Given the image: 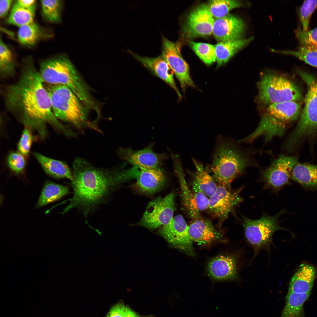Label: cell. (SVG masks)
Segmentation results:
<instances>
[{
  "label": "cell",
  "instance_id": "6da1fadb",
  "mask_svg": "<svg viewBox=\"0 0 317 317\" xmlns=\"http://www.w3.org/2000/svg\"><path fill=\"white\" fill-rule=\"evenodd\" d=\"M17 81L5 87L4 96L8 110L26 127L44 139L48 124L69 136L71 131L61 124L52 111L50 98L39 72L31 59L25 61Z\"/></svg>",
  "mask_w": 317,
  "mask_h": 317
},
{
  "label": "cell",
  "instance_id": "7a4b0ae2",
  "mask_svg": "<svg viewBox=\"0 0 317 317\" xmlns=\"http://www.w3.org/2000/svg\"><path fill=\"white\" fill-rule=\"evenodd\" d=\"M72 168L74 194L65 212L77 208L87 215L103 202L116 186L132 178L129 169L119 171L99 168L81 158L75 159Z\"/></svg>",
  "mask_w": 317,
  "mask_h": 317
},
{
  "label": "cell",
  "instance_id": "3957f363",
  "mask_svg": "<svg viewBox=\"0 0 317 317\" xmlns=\"http://www.w3.org/2000/svg\"><path fill=\"white\" fill-rule=\"evenodd\" d=\"M256 152L251 149L242 147L231 139L219 136L211 163L206 169L213 173V178L219 185L231 190L232 181L247 168L259 166L254 157Z\"/></svg>",
  "mask_w": 317,
  "mask_h": 317
},
{
  "label": "cell",
  "instance_id": "277c9868",
  "mask_svg": "<svg viewBox=\"0 0 317 317\" xmlns=\"http://www.w3.org/2000/svg\"><path fill=\"white\" fill-rule=\"evenodd\" d=\"M39 72L44 82L62 85L69 88L88 108L95 103L86 85L70 60L63 55L50 57L40 64Z\"/></svg>",
  "mask_w": 317,
  "mask_h": 317
},
{
  "label": "cell",
  "instance_id": "5b68a950",
  "mask_svg": "<svg viewBox=\"0 0 317 317\" xmlns=\"http://www.w3.org/2000/svg\"><path fill=\"white\" fill-rule=\"evenodd\" d=\"M298 73L306 83L307 90L298 123L284 145L287 151L292 152L304 141L317 134V78L302 70Z\"/></svg>",
  "mask_w": 317,
  "mask_h": 317
},
{
  "label": "cell",
  "instance_id": "8992f818",
  "mask_svg": "<svg viewBox=\"0 0 317 317\" xmlns=\"http://www.w3.org/2000/svg\"><path fill=\"white\" fill-rule=\"evenodd\" d=\"M45 86L52 111L57 119L70 123L80 130L88 127L96 129L88 121V108L69 88L62 85L48 84Z\"/></svg>",
  "mask_w": 317,
  "mask_h": 317
},
{
  "label": "cell",
  "instance_id": "52a82bcc",
  "mask_svg": "<svg viewBox=\"0 0 317 317\" xmlns=\"http://www.w3.org/2000/svg\"><path fill=\"white\" fill-rule=\"evenodd\" d=\"M258 97L268 105L288 101L301 102L303 97L298 88L291 80L271 73L264 74L258 82Z\"/></svg>",
  "mask_w": 317,
  "mask_h": 317
},
{
  "label": "cell",
  "instance_id": "ba28073f",
  "mask_svg": "<svg viewBox=\"0 0 317 317\" xmlns=\"http://www.w3.org/2000/svg\"><path fill=\"white\" fill-rule=\"evenodd\" d=\"M284 212L282 210L273 216L264 215L255 220L242 216L245 235L249 243L258 248L265 246L269 244L276 231L286 230L279 225V218Z\"/></svg>",
  "mask_w": 317,
  "mask_h": 317
},
{
  "label": "cell",
  "instance_id": "9c48e42d",
  "mask_svg": "<svg viewBox=\"0 0 317 317\" xmlns=\"http://www.w3.org/2000/svg\"><path fill=\"white\" fill-rule=\"evenodd\" d=\"M175 198V194L171 193L164 197H157L150 202L139 224L152 230L168 224L174 217Z\"/></svg>",
  "mask_w": 317,
  "mask_h": 317
},
{
  "label": "cell",
  "instance_id": "30bf717a",
  "mask_svg": "<svg viewBox=\"0 0 317 317\" xmlns=\"http://www.w3.org/2000/svg\"><path fill=\"white\" fill-rule=\"evenodd\" d=\"M181 47L179 42H173L163 36L161 55L175 74L184 92L187 87L195 86L190 76L189 66L181 55Z\"/></svg>",
  "mask_w": 317,
  "mask_h": 317
},
{
  "label": "cell",
  "instance_id": "8fae6325",
  "mask_svg": "<svg viewBox=\"0 0 317 317\" xmlns=\"http://www.w3.org/2000/svg\"><path fill=\"white\" fill-rule=\"evenodd\" d=\"M188 229L189 226L184 217L178 215L168 224L159 228L158 232L174 247L188 255L195 257L196 254Z\"/></svg>",
  "mask_w": 317,
  "mask_h": 317
},
{
  "label": "cell",
  "instance_id": "7c38bea8",
  "mask_svg": "<svg viewBox=\"0 0 317 317\" xmlns=\"http://www.w3.org/2000/svg\"><path fill=\"white\" fill-rule=\"evenodd\" d=\"M298 162L296 156L279 155L262 171V177L267 186L278 189L288 183L293 169Z\"/></svg>",
  "mask_w": 317,
  "mask_h": 317
},
{
  "label": "cell",
  "instance_id": "4fadbf2b",
  "mask_svg": "<svg viewBox=\"0 0 317 317\" xmlns=\"http://www.w3.org/2000/svg\"><path fill=\"white\" fill-rule=\"evenodd\" d=\"M214 21L207 5L200 4L188 15L183 26V32L190 38L210 35Z\"/></svg>",
  "mask_w": 317,
  "mask_h": 317
},
{
  "label": "cell",
  "instance_id": "5bb4252c",
  "mask_svg": "<svg viewBox=\"0 0 317 317\" xmlns=\"http://www.w3.org/2000/svg\"><path fill=\"white\" fill-rule=\"evenodd\" d=\"M240 190L232 192L225 187L219 185L215 193L209 198L208 209L218 219L220 224L242 201L239 195Z\"/></svg>",
  "mask_w": 317,
  "mask_h": 317
},
{
  "label": "cell",
  "instance_id": "9a60e30c",
  "mask_svg": "<svg viewBox=\"0 0 317 317\" xmlns=\"http://www.w3.org/2000/svg\"><path fill=\"white\" fill-rule=\"evenodd\" d=\"M245 29V23L242 18L228 14L214 20L212 33L220 42L233 41L244 38Z\"/></svg>",
  "mask_w": 317,
  "mask_h": 317
},
{
  "label": "cell",
  "instance_id": "2e32d148",
  "mask_svg": "<svg viewBox=\"0 0 317 317\" xmlns=\"http://www.w3.org/2000/svg\"><path fill=\"white\" fill-rule=\"evenodd\" d=\"M118 153L122 158L140 169L159 168L164 157V155L155 152L150 145L138 151L120 148Z\"/></svg>",
  "mask_w": 317,
  "mask_h": 317
},
{
  "label": "cell",
  "instance_id": "e0dca14e",
  "mask_svg": "<svg viewBox=\"0 0 317 317\" xmlns=\"http://www.w3.org/2000/svg\"><path fill=\"white\" fill-rule=\"evenodd\" d=\"M129 52L153 74L172 88L176 92L180 99L181 98V95L175 83L173 72L166 60L161 55L151 58L140 55L130 50H129Z\"/></svg>",
  "mask_w": 317,
  "mask_h": 317
},
{
  "label": "cell",
  "instance_id": "ac0fdd59",
  "mask_svg": "<svg viewBox=\"0 0 317 317\" xmlns=\"http://www.w3.org/2000/svg\"><path fill=\"white\" fill-rule=\"evenodd\" d=\"M207 270L209 276L217 281L234 279L238 276L235 258L230 255H220L211 259Z\"/></svg>",
  "mask_w": 317,
  "mask_h": 317
},
{
  "label": "cell",
  "instance_id": "d6986e66",
  "mask_svg": "<svg viewBox=\"0 0 317 317\" xmlns=\"http://www.w3.org/2000/svg\"><path fill=\"white\" fill-rule=\"evenodd\" d=\"M189 226L190 237L193 242L209 245L221 240V232L214 227L209 219L202 217L192 220Z\"/></svg>",
  "mask_w": 317,
  "mask_h": 317
},
{
  "label": "cell",
  "instance_id": "ffe728a7",
  "mask_svg": "<svg viewBox=\"0 0 317 317\" xmlns=\"http://www.w3.org/2000/svg\"><path fill=\"white\" fill-rule=\"evenodd\" d=\"M134 187L138 192L151 194L159 190L164 186L166 178L159 168L140 169Z\"/></svg>",
  "mask_w": 317,
  "mask_h": 317
},
{
  "label": "cell",
  "instance_id": "44dd1931",
  "mask_svg": "<svg viewBox=\"0 0 317 317\" xmlns=\"http://www.w3.org/2000/svg\"><path fill=\"white\" fill-rule=\"evenodd\" d=\"M176 174L178 180L181 190V199L183 206L192 220L202 217L200 212L194 203L191 190L186 180L181 162L177 155L172 157Z\"/></svg>",
  "mask_w": 317,
  "mask_h": 317
},
{
  "label": "cell",
  "instance_id": "7402d4cb",
  "mask_svg": "<svg viewBox=\"0 0 317 317\" xmlns=\"http://www.w3.org/2000/svg\"><path fill=\"white\" fill-rule=\"evenodd\" d=\"M316 276V270L313 266L308 264H302L291 278L288 292L310 293Z\"/></svg>",
  "mask_w": 317,
  "mask_h": 317
},
{
  "label": "cell",
  "instance_id": "603a6c76",
  "mask_svg": "<svg viewBox=\"0 0 317 317\" xmlns=\"http://www.w3.org/2000/svg\"><path fill=\"white\" fill-rule=\"evenodd\" d=\"M301 102L288 101L268 105L267 112L287 127L296 120L301 113Z\"/></svg>",
  "mask_w": 317,
  "mask_h": 317
},
{
  "label": "cell",
  "instance_id": "cb8c5ba5",
  "mask_svg": "<svg viewBox=\"0 0 317 317\" xmlns=\"http://www.w3.org/2000/svg\"><path fill=\"white\" fill-rule=\"evenodd\" d=\"M33 155L48 175L57 178H67L72 181V171L65 163L37 152L34 153Z\"/></svg>",
  "mask_w": 317,
  "mask_h": 317
},
{
  "label": "cell",
  "instance_id": "d4e9b609",
  "mask_svg": "<svg viewBox=\"0 0 317 317\" xmlns=\"http://www.w3.org/2000/svg\"><path fill=\"white\" fill-rule=\"evenodd\" d=\"M291 178L305 188L317 190V165L298 162Z\"/></svg>",
  "mask_w": 317,
  "mask_h": 317
},
{
  "label": "cell",
  "instance_id": "484cf974",
  "mask_svg": "<svg viewBox=\"0 0 317 317\" xmlns=\"http://www.w3.org/2000/svg\"><path fill=\"white\" fill-rule=\"evenodd\" d=\"M52 34L45 28L34 22L19 27L18 37L20 43L29 47L41 40L51 38Z\"/></svg>",
  "mask_w": 317,
  "mask_h": 317
},
{
  "label": "cell",
  "instance_id": "4316f807",
  "mask_svg": "<svg viewBox=\"0 0 317 317\" xmlns=\"http://www.w3.org/2000/svg\"><path fill=\"white\" fill-rule=\"evenodd\" d=\"M254 38L253 36L230 41H222L214 45L217 66L226 63L235 54L247 45Z\"/></svg>",
  "mask_w": 317,
  "mask_h": 317
},
{
  "label": "cell",
  "instance_id": "83f0119b",
  "mask_svg": "<svg viewBox=\"0 0 317 317\" xmlns=\"http://www.w3.org/2000/svg\"><path fill=\"white\" fill-rule=\"evenodd\" d=\"M192 160L195 168V172L191 173L193 179L202 192L209 198L215 193L217 186L203 164L193 158Z\"/></svg>",
  "mask_w": 317,
  "mask_h": 317
},
{
  "label": "cell",
  "instance_id": "f1b7e54d",
  "mask_svg": "<svg viewBox=\"0 0 317 317\" xmlns=\"http://www.w3.org/2000/svg\"><path fill=\"white\" fill-rule=\"evenodd\" d=\"M310 294L288 292L281 317H303V305Z\"/></svg>",
  "mask_w": 317,
  "mask_h": 317
},
{
  "label": "cell",
  "instance_id": "f546056e",
  "mask_svg": "<svg viewBox=\"0 0 317 317\" xmlns=\"http://www.w3.org/2000/svg\"><path fill=\"white\" fill-rule=\"evenodd\" d=\"M69 193L68 187L51 182L45 184L36 204L39 208L57 200Z\"/></svg>",
  "mask_w": 317,
  "mask_h": 317
},
{
  "label": "cell",
  "instance_id": "4dcf8cb0",
  "mask_svg": "<svg viewBox=\"0 0 317 317\" xmlns=\"http://www.w3.org/2000/svg\"><path fill=\"white\" fill-rule=\"evenodd\" d=\"M36 4L29 8L22 7L14 2L7 23L19 27L34 22Z\"/></svg>",
  "mask_w": 317,
  "mask_h": 317
},
{
  "label": "cell",
  "instance_id": "1f68e13d",
  "mask_svg": "<svg viewBox=\"0 0 317 317\" xmlns=\"http://www.w3.org/2000/svg\"><path fill=\"white\" fill-rule=\"evenodd\" d=\"M0 40V74L3 77H6L14 74L16 61L11 50L1 38Z\"/></svg>",
  "mask_w": 317,
  "mask_h": 317
},
{
  "label": "cell",
  "instance_id": "d6a6232c",
  "mask_svg": "<svg viewBox=\"0 0 317 317\" xmlns=\"http://www.w3.org/2000/svg\"><path fill=\"white\" fill-rule=\"evenodd\" d=\"M244 5L241 1L236 0H212L207 5L212 16L216 19L225 17L231 10Z\"/></svg>",
  "mask_w": 317,
  "mask_h": 317
},
{
  "label": "cell",
  "instance_id": "836d02e7",
  "mask_svg": "<svg viewBox=\"0 0 317 317\" xmlns=\"http://www.w3.org/2000/svg\"><path fill=\"white\" fill-rule=\"evenodd\" d=\"M271 50L275 53L294 56L317 68V48L301 45L296 50H279L273 49Z\"/></svg>",
  "mask_w": 317,
  "mask_h": 317
},
{
  "label": "cell",
  "instance_id": "e575fe53",
  "mask_svg": "<svg viewBox=\"0 0 317 317\" xmlns=\"http://www.w3.org/2000/svg\"><path fill=\"white\" fill-rule=\"evenodd\" d=\"M43 16L47 21L53 23L61 21L63 2L59 0H41Z\"/></svg>",
  "mask_w": 317,
  "mask_h": 317
},
{
  "label": "cell",
  "instance_id": "d590c367",
  "mask_svg": "<svg viewBox=\"0 0 317 317\" xmlns=\"http://www.w3.org/2000/svg\"><path fill=\"white\" fill-rule=\"evenodd\" d=\"M190 44L195 52L205 64L209 65L214 62L216 59L214 45L203 43L193 41Z\"/></svg>",
  "mask_w": 317,
  "mask_h": 317
},
{
  "label": "cell",
  "instance_id": "8d00e7d4",
  "mask_svg": "<svg viewBox=\"0 0 317 317\" xmlns=\"http://www.w3.org/2000/svg\"><path fill=\"white\" fill-rule=\"evenodd\" d=\"M317 7V0L304 1L301 6L299 16L303 31L308 30L311 16Z\"/></svg>",
  "mask_w": 317,
  "mask_h": 317
},
{
  "label": "cell",
  "instance_id": "74e56055",
  "mask_svg": "<svg viewBox=\"0 0 317 317\" xmlns=\"http://www.w3.org/2000/svg\"><path fill=\"white\" fill-rule=\"evenodd\" d=\"M294 33L301 45L317 48V27L304 31L299 26Z\"/></svg>",
  "mask_w": 317,
  "mask_h": 317
},
{
  "label": "cell",
  "instance_id": "f35d334b",
  "mask_svg": "<svg viewBox=\"0 0 317 317\" xmlns=\"http://www.w3.org/2000/svg\"><path fill=\"white\" fill-rule=\"evenodd\" d=\"M191 190L194 203L200 212L208 209L209 198L202 192L195 181L193 179Z\"/></svg>",
  "mask_w": 317,
  "mask_h": 317
},
{
  "label": "cell",
  "instance_id": "ab89813d",
  "mask_svg": "<svg viewBox=\"0 0 317 317\" xmlns=\"http://www.w3.org/2000/svg\"><path fill=\"white\" fill-rule=\"evenodd\" d=\"M7 162L10 168L17 173H21L24 169L26 165L23 155L19 152L10 153L7 157Z\"/></svg>",
  "mask_w": 317,
  "mask_h": 317
},
{
  "label": "cell",
  "instance_id": "60d3db41",
  "mask_svg": "<svg viewBox=\"0 0 317 317\" xmlns=\"http://www.w3.org/2000/svg\"><path fill=\"white\" fill-rule=\"evenodd\" d=\"M32 136L31 129L25 127L18 145L19 152L23 156H27L30 151L32 141Z\"/></svg>",
  "mask_w": 317,
  "mask_h": 317
},
{
  "label": "cell",
  "instance_id": "b9f144b4",
  "mask_svg": "<svg viewBox=\"0 0 317 317\" xmlns=\"http://www.w3.org/2000/svg\"><path fill=\"white\" fill-rule=\"evenodd\" d=\"M125 309L124 304H117L111 309L107 317H124Z\"/></svg>",
  "mask_w": 317,
  "mask_h": 317
},
{
  "label": "cell",
  "instance_id": "7bdbcfd3",
  "mask_svg": "<svg viewBox=\"0 0 317 317\" xmlns=\"http://www.w3.org/2000/svg\"><path fill=\"white\" fill-rule=\"evenodd\" d=\"M13 1L12 0H0V17L4 18L7 15Z\"/></svg>",
  "mask_w": 317,
  "mask_h": 317
},
{
  "label": "cell",
  "instance_id": "ee69618b",
  "mask_svg": "<svg viewBox=\"0 0 317 317\" xmlns=\"http://www.w3.org/2000/svg\"><path fill=\"white\" fill-rule=\"evenodd\" d=\"M14 2L19 5L25 8H28L31 7L36 4V1L34 0H16Z\"/></svg>",
  "mask_w": 317,
  "mask_h": 317
},
{
  "label": "cell",
  "instance_id": "f6af8a7d",
  "mask_svg": "<svg viewBox=\"0 0 317 317\" xmlns=\"http://www.w3.org/2000/svg\"><path fill=\"white\" fill-rule=\"evenodd\" d=\"M124 317H139L136 313L127 307H126Z\"/></svg>",
  "mask_w": 317,
  "mask_h": 317
}]
</instances>
